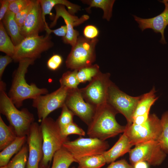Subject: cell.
I'll use <instances>...</instances> for the list:
<instances>
[{
  "label": "cell",
  "instance_id": "obj_1",
  "mask_svg": "<svg viewBox=\"0 0 168 168\" xmlns=\"http://www.w3.org/2000/svg\"><path fill=\"white\" fill-rule=\"evenodd\" d=\"M118 113L107 103L97 107L92 120L88 125L87 135L90 138L105 141L124 133L126 125L118 123L115 119Z\"/></svg>",
  "mask_w": 168,
  "mask_h": 168
},
{
  "label": "cell",
  "instance_id": "obj_2",
  "mask_svg": "<svg viewBox=\"0 0 168 168\" xmlns=\"http://www.w3.org/2000/svg\"><path fill=\"white\" fill-rule=\"evenodd\" d=\"M35 60L26 58L19 61L17 68L14 72L13 79L8 96L17 108H20L23 101L28 99L36 98L48 93L45 88H40L34 83L29 84L25 79V75L29 66L34 63Z\"/></svg>",
  "mask_w": 168,
  "mask_h": 168
},
{
  "label": "cell",
  "instance_id": "obj_3",
  "mask_svg": "<svg viewBox=\"0 0 168 168\" xmlns=\"http://www.w3.org/2000/svg\"><path fill=\"white\" fill-rule=\"evenodd\" d=\"M0 81V113L6 117L17 137L27 136L34 122V115L26 108L17 109L6 93V84Z\"/></svg>",
  "mask_w": 168,
  "mask_h": 168
},
{
  "label": "cell",
  "instance_id": "obj_4",
  "mask_svg": "<svg viewBox=\"0 0 168 168\" xmlns=\"http://www.w3.org/2000/svg\"><path fill=\"white\" fill-rule=\"evenodd\" d=\"M43 140V156L40 168H48L49 165L55 153L63 147L68 140V137L62 135L56 121L47 117L42 120L40 125Z\"/></svg>",
  "mask_w": 168,
  "mask_h": 168
},
{
  "label": "cell",
  "instance_id": "obj_5",
  "mask_svg": "<svg viewBox=\"0 0 168 168\" xmlns=\"http://www.w3.org/2000/svg\"><path fill=\"white\" fill-rule=\"evenodd\" d=\"M98 41L97 38L78 36L66 60V67L74 70L92 65L96 59V47Z\"/></svg>",
  "mask_w": 168,
  "mask_h": 168
},
{
  "label": "cell",
  "instance_id": "obj_6",
  "mask_svg": "<svg viewBox=\"0 0 168 168\" xmlns=\"http://www.w3.org/2000/svg\"><path fill=\"white\" fill-rule=\"evenodd\" d=\"M162 129L160 119L155 114H152L149 115L147 120L142 124H127L124 133L133 146H135L148 141H158Z\"/></svg>",
  "mask_w": 168,
  "mask_h": 168
},
{
  "label": "cell",
  "instance_id": "obj_7",
  "mask_svg": "<svg viewBox=\"0 0 168 168\" xmlns=\"http://www.w3.org/2000/svg\"><path fill=\"white\" fill-rule=\"evenodd\" d=\"M54 43L50 34L44 35H35L25 38L15 46L13 60L19 62L21 60L28 58L36 60L41 54L52 48Z\"/></svg>",
  "mask_w": 168,
  "mask_h": 168
},
{
  "label": "cell",
  "instance_id": "obj_8",
  "mask_svg": "<svg viewBox=\"0 0 168 168\" xmlns=\"http://www.w3.org/2000/svg\"><path fill=\"white\" fill-rule=\"evenodd\" d=\"M131 164L144 161L149 165L159 166L163 162L167 154L158 141H150L135 146L128 152Z\"/></svg>",
  "mask_w": 168,
  "mask_h": 168
},
{
  "label": "cell",
  "instance_id": "obj_9",
  "mask_svg": "<svg viewBox=\"0 0 168 168\" xmlns=\"http://www.w3.org/2000/svg\"><path fill=\"white\" fill-rule=\"evenodd\" d=\"M63 147L72 154L77 162L82 157L102 154L109 145L105 141L80 136L73 141H66Z\"/></svg>",
  "mask_w": 168,
  "mask_h": 168
},
{
  "label": "cell",
  "instance_id": "obj_10",
  "mask_svg": "<svg viewBox=\"0 0 168 168\" xmlns=\"http://www.w3.org/2000/svg\"><path fill=\"white\" fill-rule=\"evenodd\" d=\"M141 96H132L122 91L111 82L109 86L107 103L126 118L128 124H132L133 117Z\"/></svg>",
  "mask_w": 168,
  "mask_h": 168
},
{
  "label": "cell",
  "instance_id": "obj_11",
  "mask_svg": "<svg viewBox=\"0 0 168 168\" xmlns=\"http://www.w3.org/2000/svg\"><path fill=\"white\" fill-rule=\"evenodd\" d=\"M110 74L101 72L85 87L80 89L85 100L96 108L107 103L108 90L111 82Z\"/></svg>",
  "mask_w": 168,
  "mask_h": 168
},
{
  "label": "cell",
  "instance_id": "obj_12",
  "mask_svg": "<svg viewBox=\"0 0 168 168\" xmlns=\"http://www.w3.org/2000/svg\"><path fill=\"white\" fill-rule=\"evenodd\" d=\"M69 90L60 86L50 93L40 95L33 100L32 106L37 109L40 122L54 110L62 107L65 104Z\"/></svg>",
  "mask_w": 168,
  "mask_h": 168
},
{
  "label": "cell",
  "instance_id": "obj_13",
  "mask_svg": "<svg viewBox=\"0 0 168 168\" xmlns=\"http://www.w3.org/2000/svg\"><path fill=\"white\" fill-rule=\"evenodd\" d=\"M54 7L56 11V15L49 27H54L56 25L58 18L62 17L67 28V34L65 37L62 38L63 41L65 43L69 44L72 46L76 44L79 35V32L74 29V27L82 24L88 19L89 16L87 15H84L78 18L70 13L66 9L65 6L62 4L56 5Z\"/></svg>",
  "mask_w": 168,
  "mask_h": 168
},
{
  "label": "cell",
  "instance_id": "obj_14",
  "mask_svg": "<svg viewBox=\"0 0 168 168\" xmlns=\"http://www.w3.org/2000/svg\"><path fill=\"white\" fill-rule=\"evenodd\" d=\"M73 113L88 125L95 113L96 108L86 102L80 89L70 90L65 103Z\"/></svg>",
  "mask_w": 168,
  "mask_h": 168
},
{
  "label": "cell",
  "instance_id": "obj_15",
  "mask_svg": "<svg viewBox=\"0 0 168 168\" xmlns=\"http://www.w3.org/2000/svg\"><path fill=\"white\" fill-rule=\"evenodd\" d=\"M28 157L26 168H40L43 156V140L40 125L34 122L27 136Z\"/></svg>",
  "mask_w": 168,
  "mask_h": 168
},
{
  "label": "cell",
  "instance_id": "obj_16",
  "mask_svg": "<svg viewBox=\"0 0 168 168\" xmlns=\"http://www.w3.org/2000/svg\"><path fill=\"white\" fill-rule=\"evenodd\" d=\"M48 26L43 18L42 9L39 0H33L32 7L21 28V35L25 38L38 35L40 32L45 30Z\"/></svg>",
  "mask_w": 168,
  "mask_h": 168
},
{
  "label": "cell",
  "instance_id": "obj_17",
  "mask_svg": "<svg viewBox=\"0 0 168 168\" xmlns=\"http://www.w3.org/2000/svg\"><path fill=\"white\" fill-rule=\"evenodd\" d=\"M160 2L164 4L165 8L158 15L149 18H143L133 15V16L142 31L145 29H150L156 33H160L161 38L159 42L164 44H167L164 31L168 25V0H163Z\"/></svg>",
  "mask_w": 168,
  "mask_h": 168
},
{
  "label": "cell",
  "instance_id": "obj_18",
  "mask_svg": "<svg viewBox=\"0 0 168 168\" xmlns=\"http://www.w3.org/2000/svg\"><path fill=\"white\" fill-rule=\"evenodd\" d=\"M132 146L128 136L125 133H123L114 145L102 154L106 163L115 161L119 157L128 152Z\"/></svg>",
  "mask_w": 168,
  "mask_h": 168
},
{
  "label": "cell",
  "instance_id": "obj_19",
  "mask_svg": "<svg viewBox=\"0 0 168 168\" xmlns=\"http://www.w3.org/2000/svg\"><path fill=\"white\" fill-rule=\"evenodd\" d=\"M15 14L8 11L2 21L15 46L25 38L21 32V28L15 19Z\"/></svg>",
  "mask_w": 168,
  "mask_h": 168
},
{
  "label": "cell",
  "instance_id": "obj_20",
  "mask_svg": "<svg viewBox=\"0 0 168 168\" xmlns=\"http://www.w3.org/2000/svg\"><path fill=\"white\" fill-rule=\"evenodd\" d=\"M40 4L43 19L45 21V15L49 14L52 15L51 12L55 5L60 4L66 6L68 12L74 15L75 13L81 9V7L73 4L67 0H39Z\"/></svg>",
  "mask_w": 168,
  "mask_h": 168
},
{
  "label": "cell",
  "instance_id": "obj_21",
  "mask_svg": "<svg viewBox=\"0 0 168 168\" xmlns=\"http://www.w3.org/2000/svg\"><path fill=\"white\" fill-rule=\"evenodd\" d=\"M27 136L17 137L11 144L0 153V167L7 166L12 156L17 153L27 141Z\"/></svg>",
  "mask_w": 168,
  "mask_h": 168
},
{
  "label": "cell",
  "instance_id": "obj_22",
  "mask_svg": "<svg viewBox=\"0 0 168 168\" xmlns=\"http://www.w3.org/2000/svg\"><path fill=\"white\" fill-rule=\"evenodd\" d=\"M156 92L155 88L153 87L149 92L141 96L133 118L149 113L151 107L158 98L155 94Z\"/></svg>",
  "mask_w": 168,
  "mask_h": 168
},
{
  "label": "cell",
  "instance_id": "obj_23",
  "mask_svg": "<svg viewBox=\"0 0 168 168\" xmlns=\"http://www.w3.org/2000/svg\"><path fill=\"white\" fill-rule=\"evenodd\" d=\"M51 168H69L76 161L72 154L63 147L54 154Z\"/></svg>",
  "mask_w": 168,
  "mask_h": 168
},
{
  "label": "cell",
  "instance_id": "obj_24",
  "mask_svg": "<svg viewBox=\"0 0 168 168\" xmlns=\"http://www.w3.org/2000/svg\"><path fill=\"white\" fill-rule=\"evenodd\" d=\"M82 2L89 5V7L85 9L86 12H90V9L92 7L100 8L103 12V18L108 21H110L112 16L113 7L115 0H82Z\"/></svg>",
  "mask_w": 168,
  "mask_h": 168
},
{
  "label": "cell",
  "instance_id": "obj_25",
  "mask_svg": "<svg viewBox=\"0 0 168 168\" xmlns=\"http://www.w3.org/2000/svg\"><path fill=\"white\" fill-rule=\"evenodd\" d=\"M17 137L13 128L7 125L0 116V150L11 144Z\"/></svg>",
  "mask_w": 168,
  "mask_h": 168
},
{
  "label": "cell",
  "instance_id": "obj_26",
  "mask_svg": "<svg viewBox=\"0 0 168 168\" xmlns=\"http://www.w3.org/2000/svg\"><path fill=\"white\" fill-rule=\"evenodd\" d=\"M15 46L6 32L2 21H0V51L12 58L14 55Z\"/></svg>",
  "mask_w": 168,
  "mask_h": 168
},
{
  "label": "cell",
  "instance_id": "obj_27",
  "mask_svg": "<svg viewBox=\"0 0 168 168\" xmlns=\"http://www.w3.org/2000/svg\"><path fill=\"white\" fill-rule=\"evenodd\" d=\"M77 163L78 168H101L106 163L102 154L82 157Z\"/></svg>",
  "mask_w": 168,
  "mask_h": 168
},
{
  "label": "cell",
  "instance_id": "obj_28",
  "mask_svg": "<svg viewBox=\"0 0 168 168\" xmlns=\"http://www.w3.org/2000/svg\"><path fill=\"white\" fill-rule=\"evenodd\" d=\"M28 157V146L27 145H26L9 161L6 166L7 168H25Z\"/></svg>",
  "mask_w": 168,
  "mask_h": 168
},
{
  "label": "cell",
  "instance_id": "obj_29",
  "mask_svg": "<svg viewBox=\"0 0 168 168\" xmlns=\"http://www.w3.org/2000/svg\"><path fill=\"white\" fill-rule=\"evenodd\" d=\"M100 72L98 65L92 64L78 69L77 76L80 83H85L90 82Z\"/></svg>",
  "mask_w": 168,
  "mask_h": 168
},
{
  "label": "cell",
  "instance_id": "obj_30",
  "mask_svg": "<svg viewBox=\"0 0 168 168\" xmlns=\"http://www.w3.org/2000/svg\"><path fill=\"white\" fill-rule=\"evenodd\" d=\"M78 69L68 71L63 74L59 81L60 86L66 87L69 90L78 88L80 84L77 76Z\"/></svg>",
  "mask_w": 168,
  "mask_h": 168
},
{
  "label": "cell",
  "instance_id": "obj_31",
  "mask_svg": "<svg viewBox=\"0 0 168 168\" xmlns=\"http://www.w3.org/2000/svg\"><path fill=\"white\" fill-rule=\"evenodd\" d=\"M160 120L162 132L158 141L162 148L168 153V111L162 114Z\"/></svg>",
  "mask_w": 168,
  "mask_h": 168
},
{
  "label": "cell",
  "instance_id": "obj_32",
  "mask_svg": "<svg viewBox=\"0 0 168 168\" xmlns=\"http://www.w3.org/2000/svg\"><path fill=\"white\" fill-rule=\"evenodd\" d=\"M62 108L61 114L56 121L60 129L64 128L73 122V117L74 115L65 104Z\"/></svg>",
  "mask_w": 168,
  "mask_h": 168
},
{
  "label": "cell",
  "instance_id": "obj_33",
  "mask_svg": "<svg viewBox=\"0 0 168 168\" xmlns=\"http://www.w3.org/2000/svg\"><path fill=\"white\" fill-rule=\"evenodd\" d=\"M60 129L62 135L64 137L67 138L71 134H76L80 136H85L86 134L85 131L73 122Z\"/></svg>",
  "mask_w": 168,
  "mask_h": 168
},
{
  "label": "cell",
  "instance_id": "obj_34",
  "mask_svg": "<svg viewBox=\"0 0 168 168\" xmlns=\"http://www.w3.org/2000/svg\"><path fill=\"white\" fill-rule=\"evenodd\" d=\"M31 1L30 0H9L8 10L16 14L25 8Z\"/></svg>",
  "mask_w": 168,
  "mask_h": 168
},
{
  "label": "cell",
  "instance_id": "obj_35",
  "mask_svg": "<svg viewBox=\"0 0 168 168\" xmlns=\"http://www.w3.org/2000/svg\"><path fill=\"white\" fill-rule=\"evenodd\" d=\"M33 1L31 0L30 3L25 8L15 15V20L20 28L23 25L26 18L32 7Z\"/></svg>",
  "mask_w": 168,
  "mask_h": 168
},
{
  "label": "cell",
  "instance_id": "obj_36",
  "mask_svg": "<svg viewBox=\"0 0 168 168\" xmlns=\"http://www.w3.org/2000/svg\"><path fill=\"white\" fill-rule=\"evenodd\" d=\"M62 62V57L59 54H55L48 59L47 65L49 69L52 71H55L59 68Z\"/></svg>",
  "mask_w": 168,
  "mask_h": 168
},
{
  "label": "cell",
  "instance_id": "obj_37",
  "mask_svg": "<svg viewBox=\"0 0 168 168\" xmlns=\"http://www.w3.org/2000/svg\"><path fill=\"white\" fill-rule=\"evenodd\" d=\"M84 37L89 39L97 38L99 34L98 28L95 26L88 25L84 28L83 31Z\"/></svg>",
  "mask_w": 168,
  "mask_h": 168
},
{
  "label": "cell",
  "instance_id": "obj_38",
  "mask_svg": "<svg viewBox=\"0 0 168 168\" xmlns=\"http://www.w3.org/2000/svg\"><path fill=\"white\" fill-rule=\"evenodd\" d=\"M13 60V58L11 56L6 55L0 56V80L2 78L5 68L7 65Z\"/></svg>",
  "mask_w": 168,
  "mask_h": 168
},
{
  "label": "cell",
  "instance_id": "obj_39",
  "mask_svg": "<svg viewBox=\"0 0 168 168\" xmlns=\"http://www.w3.org/2000/svg\"><path fill=\"white\" fill-rule=\"evenodd\" d=\"M45 30L46 33L49 34H50L51 33H53L56 35L62 37L63 38L65 37L67 34V28L66 25H64L56 29L52 30L49 26L46 28Z\"/></svg>",
  "mask_w": 168,
  "mask_h": 168
},
{
  "label": "cell",
  "instance_id": "obj_40",
  "mask_svg": "<svg viewBox=\"0 0 168 168\" xmlns=\"http://www.w3.org/2000/svg\"><path fill=\"white\" fill-rule=\"evenodd\" d=\"M106 168H133V166L124 159H121L110 163Z\"/></svg>",
  "mask_w": 168,
  "mask_h": 168
},
{
  "label": "cell",
  "instance_id": "obj_41",
  "mask_svg": "<svg viewBox=\"0 0 168 168\" xmlns=\"http://www.w3.org/2000/svg\"><path fill=\"white\" fill-rule=\"evenodd\" d=\"M0 8V21H2L8 10L9 0H1Z\"/></svg>",
  "mask_w": 168,
  "mask_h": 168
},
{
  "label": "cell",
  "instance_id": "obj_42",
  "mask_svg": "<svg viewBox=\"0 0 168 168\" xmlns=\"http://www.w3.org/2000/svg\"><path fill=\"white\" fill-rule=\"evenodd\" d=\"M149 115V113H147L133 117L132 124L136 125H139L142 124L147 120Z\"/></svg>",
  "mask_w": 168,
  "mask_h": 168
},
{
  "label": "cell",
  "instance_id": "obj_43",
  "mask_svg": "<svg viewBox=\"0 0 168 168\" xmlns=\"http://www.w3.org/2000/svg\"><path fill=\"white\" fill-rule=\"evenodd\" d=\"M149 164L144 161H139L133 166V168H149Z\"/></svg>",
  "mask_w": 168,
  "mask_h": 168
},
{
  "label": "cell",
  "instance_id": "obj_44",
  "mask_svg": "<svg viewBox=\"0 0 168 168\" xmlns=\"http://www.w3.org/2000/svg\"><path fill=\"white\" fill-rule=\"evenodd\" d=\"M0 168H7L6 166L3 167H0Z\"/></svg>",
  "mask_w": 168,
  "mask_h": 168
},
{
  "label": "cell",
  "instance_id": "obj_45",
  "mask_svg": "<svg viewBox=\"0 0 168 168\" xmlns=\"http://www.w3.org/2000/svg\"><path fill=\"white\" fill-rule=\"evenodd\" d=\"M76 168L74 166H73L71 168Z\"/></svg>",
  "mask_w": 168,
  "mask_h": 168
},
{
  "label": "cell",
  "instance_id": "obj_46",
  "mask_svg": "<svg viewBox=\"0 0 168 168\" xmlns=\"http://www.w3.org/2000/svg\"></svg>",
  "mask_w": 168,
  "mask_h": 168
}]
</instances>
